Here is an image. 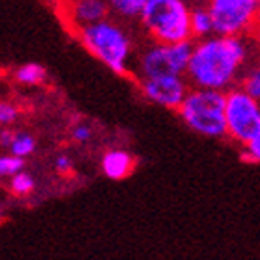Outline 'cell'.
Masks as SVG:
<instances>
[{"label": "cell", "instance_id": "obj_1", "mask_svg": "<svg viewBox=\"0 0 260 260\" xmlns=\"http://www.w3.org/2000/svg\"><path fill=\"white\" fill-rule=\"evenodd\" d=\"M249 60V43L244 36H219L193 43L186 78L191 87L229 91L242 78Z\"/></svg>", "mask_w": 260, "mask_h": 260}, {"label": "cell", "instance_id": "obj_2", "mask_svg": "<svg viewBox=\"0 0 260 260\" xmlns=\"http://www.w3.org/2000/svg\"><path fill=\"white\" fill-rule=\"evenodd\" d=\"M75 34L84 49L115 75H128L132 71L134 39L126 28V22L108 17L101 22L80 28Z\"/></svg>", "mask_w": 260, "mask_h": 260}, {"label": "cell", "instance_id": "obj_3", "mask_svg": "<svg viewBox=\"0 0 260 260\" xmlns=\"http://www.w3.org/2000/svg\"><path fill=\"white\" fill-rule=\"evenodd\" d=\"M191 0H147L138 22L156 43L191 41Z\"/></svg>", "mask_w": 260, "mask_h": 260}, {"label": "cell", "instance_id": "obj_4", "mask_svg": "<svg viewBox=\"0 0 260 260\" xmlns=\"http://www.w3.org/2000/svg\"><path fill=\"white\" fill-rule=\"evenodd\" d=\"M180 119L184 125L205 138H225L227 121H225V91L190 87V91L179 106Z\"/></svg>", "mask_w": 260, "mask_h": 260}, {"label": "cell", "instance_id": "obj_5", "mask_svg": "<svg viewBox=\"0 0 260 260\" xmlns=\"http://www.w3.org/2000/svg\"><path fill=\"white\" fill-rule=\"evenodd\" d=\"M193 50V41L182 43H151L143 47L134 61L132 73L138 80L154 76H186Z\"/></svg>", "mask_w": 260, "mask_h": 260}, {"label": "cell", "instance_id": "obj_6", "mask_svg": "<svg viewBox=\"0 0 260 260\" xmlns=\"http://www.w3.org/2000/svg\"><path fill=\"white\" fill-rule=\"evenodd\" d=\"M225 121L229 138L245 145L260 130V101L242 87H231L225 91Z\"/></svg>", "mask_w": 260, "mask_h": 260}, {"label": "cell", "instance_id": "obj_7", "mask_svg": "<svg viewBox=\"0 0 260 260\" xmlns=\"http://www.w3.org/2000/svg\"><path fill=\"white\" fill-rule=\"evenodd\" d=\"M219 36H245L255 30L260 0H206Z\"/></svg>", "mask_w": 260, "mask_h": 260}, {"label": "cell", "instance_id": "obj_8", "mask_svg": "<svg viewBox=\"0 0 260 260\" xmlns=\"http://www.w3.org/2000/svg\"><path fill=\"white\" fill-rule=\"evenodd\" d=\"M138 84L147 101L168 110H179L190 91V82L186 76H154L138 80Z\"/></svg>", "mask_w": 260, "mask_h": 260}, {"label": "cell", "instance_id": "obj_9", "mask_svg": "<svg viewBox=\"0 0 260 260\" xmlns=\"http://www.w3.org/2000/svg\"><path fill=\"white\" fill-rule=\"evenodd\" d=\"M61 13L73 32L112 17L106 0H65L61 2Z\"/></svg>", "mask_w": 260, "mask_h": 260}, {"label": "cell", "instance_id": "obj_10", "mask_svg": "<svg viewBox=\"0 0 260 260\" xmlns=\"http://www.w3.org/2000/svg\"><path fill=\"white\" fill-rule=\"evenodd\" d=\"M101 169H103L104 177H108L110 180L126 179L134 169V158L123 149H112L103 154Z\"/></svg>", "mask_w": 260, "mask_h": 260}, {"label": "cell", "instance_id": "obj_11", "mask_svg": "<svg viewBox=\"0 0 260 260\" xmlns=\"http://www.w3.org/2000/svg\"><path fill=\"white\" fill-rule=\"evenodd\" d=\"M191 38L193 39H205L216 34L214 30V19L206 4H193L191 8Z\"/></svg>", "mask_w": 260, "mask_h": 260}, {"label": "cell", "instance_id": "obj_12", "mask_svg": "<svg viewBox=\"0 0 260 260\" xmlns=\"http://www.w3.org/2000/svg\"><path fill=\"white\" fill-rule=\"evenodd\" d=\"M112 11V17L123 22H132L140 19V13L147 0H106Z\"/></svg>", "mask_w": 260, "mask_h": 260}, {"label": "cell", "instance_id": "obj_13", "mask_svg": "<svg viewBox=\"0 0 260 260\" xmlns=\"http://www.w3.org/2000/svg\"><path fill=\"white\" fill-rule=\"evenodd\" d=\"M15 80L22 86H39L47 80V69L41 63H24L15 69Z\"/></svg>", "mask_w": 260, "mask_h": 260}, {"label": "cell", "instance_id": "obj_14", "mask_svg": "<svg viewBox=\"0 0 260 260\" xmlns=\"http://www.w3.org/2000/svg\"><path fill=\"white\" fill-rule=\"evenodd\" d=\"M34 151H36V140H34V136H30L28 132H15L13 143H11V147H10L11 154L26 158V156H30Z\"/></svg>", "mask_w": 260, "mask_h": 260}, {"label": "cell", "instance_id": "obj_15", "mask_svg": "<svg viewBox=\"0 0 260 260\" xmlns=\"http://www.w3.org/2000/svg\"><path fill=\"white\" fill-rule=\"evenodd\" d=\"M240 87L245 93H249L253 99L260 101V65H255L245 71L240 78Z\"/></svg>", "mask_w": 260, "mask_h": 260}, {"label": "cell", "instance_id": "obj_16", "mask_svg": "<svg viewBox=\"0 0 260 260\" xmlns=\"http://www.w3.org/2000/svg\"><path fill=\"white\" fill-rule=\"evenodd\" d=\"M24 169V158L15 156V154H2L0 156V179L6 177H13V175L21 173Z\"/></svg>", "mask_w": 260, "mask_h": 260}, {"label": "cell", "instance_id": "obj_17", "mask_svg": "<svg viewBox=\"0 0 260 260\" xmlns=\"http://www.w3.org/2000/svg\"><path fill=\"white\" fill-rule=\"evenodd\" d=\"M34 186H36L34 177L28 171H24V169H22L21 173L13 175L10 180V188L15 195H28L34 190Z\"/></svg>", "mask_w": 260, "mask_h": 260}, {"label": "cell", "instance_id": "obj_18", "mask_svg": "<svg viewBox=\"0 0 260 260\" xmlns=\"http://www.w3.org/2000/svg\"><path fill=\"white\" fill-rule=\"evenodd\" d=\"M19 117V108L13 103L8 101H0V125L10 126L11 123H15Z\"/></svg>", "mask_w": 260, "mask_h": 260}, {"label": "cell", "instance_id": "obj_19", "mask_svg": "<svg viewBox=\"0 0 260 260\" xmlns=\"http://www.w3.org/2000/svg\"><path fill=\"white\" fill-rule=\"evenodd\" d=\"M244 156L251 162L260 164V130L244 145Z\"/></svg>", "mask_w": 260, "mask_h": 260}, {"label": "cell", "instance_id": "obj_20", "mask_svg": "<svg viewBox=\"0 0 260 260\" xmlns=\"http://www.w3.org/2000/svg\"><path fill=\"white\" fill-rule=\"evenodd\" d=\"M91 128L87 125H78L73 128V140L78 141V143H86V141L91 140Z\"/></svg>", "mask_w": 260, "mask_h": 260}, {"label": "cell", "instance_id": "obj_21", "mask_svg": "<svg viewBox=\"0 0 260 260\" xmlns=\"http://www.w3.org/2000/svg\"><path fill=\"white\" fill-rule=\"evenodd\" d=\"M54 166L60 173H69L71 169H73V160H71L67 154H58V156H56Z\"/></svg>", "mask_w": 260, "mask_h": 260}, {"label": "cell", "instance_id": "obj_22", "mask_svg": "<svg viewBox=\"0 0 260 260\" xmlns=\"http://www.w3.org/2000/svg\"><path fill=\"white\" fill-rule=\"evenodd\" d=\"M13 138H15V132L11 128L0 130V147H8L10 149L11 143H13Z\"/></svg>", "mask_w": 260, "mask_h": 260}, {"label": "cell", "instance_id": "obj_23", "mask_svg": "<svg viewBox=\"0 0 260 260\" xmlns=\"http://www.w3.org/2000/svg\"><path fill=\"white\" fill-rule=\"evenodd\" d=\"M255 30H260V10H258V15H256V26Z\"/></svg>", "mask_w": 260, "mask_h": 260}, {"label": "cell", "instance_id": "obj_24", "mask_svg": "<svg viewBox=\"0 0 260 260\" xmlns=\"http://www.w3.org/2000/svg\"><path fill=\"white\" fill-rule=\"evenodd\" d=\"M191 2H193V4H205L206 0H191Z\"/></svg>", "mask_w": 260, "mask_h": 260}, {"label": "cell", "instance_id": "obj_25", "mask_svg": "<svg viewBox=\"0 0 260 260\" xmlns=\"http://www.w3.org/2000/svg\"><path fill=\"white\" fill-rule=\"evenodd\" d=\"M58 2H60V4H61V2H65V0H58Z\"/></svg>", "mask_w": 260, "mask_h": 260}]
</instances>
